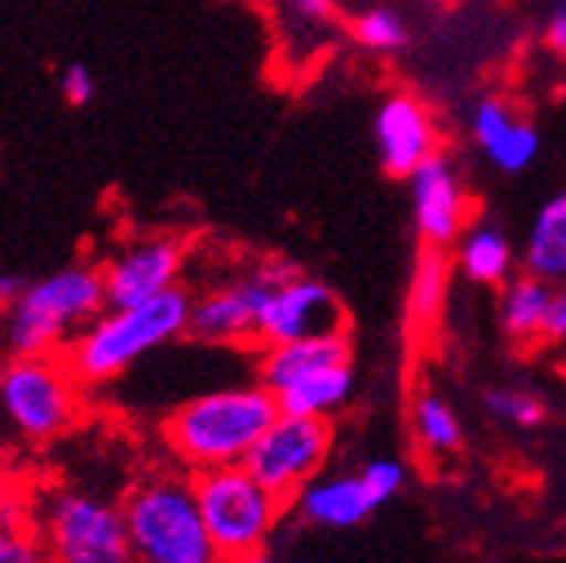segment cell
<instances>
[{
	"mask_svg": "<svg viewBox=\"0 0 566 563\" xmlns=\"http://www.w3.org/2000/svg\"><path fill=\"white\" fill-rule=\"evenodd\" d=\"M280 415L270 388L230 385L179 402L159 426V439L176 469L199 476L223 466H243L250 449Z\"/></svg>",
	"mask_w": 566,
	"mask_h": 563,
	"instance_id": "obj_1",
	"label": "cell"
},
{
	"mask_svg": "<svg viewBox=\"0 0 566 563\" xmlns=\"http://www.w3.org/2000/svg\"><path fill=\"white\" fill-rule=\"evenodd\" d=\"M189 311L192 298L182 288L132 307H105L61 355L85 388L112 385L135 362L182 337L189 331Z\"/></svg>",
	"mask_w": 566,
	"mask_h": 563,
	"instance_id": "obj_2",
	"label": "cell"
},
{
	"mask_svg": "<svg viewBox=\"0 0 566 563\" xmlns=\"http://www.w3.org/2000/svg\"><path fill=\"white\" fill-rule=\"evenodd\" d=\"M135 563H227L202 523L192 476L153 469L138 476L122 500Z\"/></svg>",
	"mask_w": 566,
	"mask_h": 563,
	"instance_id": "obj_3",
	"label": "cell"
},
{
	"mask_svg": "<svg viewBox=\"0 0 566 563\" xmlns=\"http://www.w3.org/2000/svg\"><path fill=\"white\" fill-rule=\"evenodd\" d=\"M105 307L102 267L88 260L67 263L31 280L4 311V341L11 355H61Z\"/></svg>",
	"mask_w": 566,
	"mask_h": 563,
	"instance_id": "obj_4",
	"label": "cell"
},
{
	"mask_svg": "<svg viewBox=\"0 0 566 563\" xmlns=\"http://www.w3.org/2000/svg\"><path fill=\"white\" fill-rule=\"evenodd\" d=\"M85 392L64 355H14L0 365V418L31 446H51L75 429Z\"/></svg>",
	"mask_w": 566,
	"mask_h": 563,
	"instance_id": "obj_5",
	"label": "cell"
},
{
	"mask_svg": "<svg viewBox=\"0 0 566 563\" xmlns=\"http://www.w3.org/2000/svg\"><path fill=\"white\" fill-rule=\"evenodd\" d=\"M196 503L209 540L217 543L227 563L247 560L266 550L270 536L276 533L287 500L266 489L247 466H223L192 476Z\"/></svg>",
	"mask_w": 566,
	"mask_h": 563,
	"instance_id": "obj_6",
	"label": "cell"
},
{
	"mask_svg": "<svg viewBox=\"0 0 566 563\" xmlns=\"http://www.w3.org/2000/svg\"><path fill=\"white\" fill-rule=\"evenodd\" d=\"M48 563H135L122 503L95 492L54 486L34 510Z\"/></svg>",
	"mask_w": 566,
	"mask_h": 563,
	"instance_id": "obj_7",
	"label": "cell"
},
{
	"mask_svg": "<svg viewBox=\"0 0 566 563\" xmlns=\"http://www.w3.org/2000/svg\"><path fill=\"white\" fill-rule=\"evenodd\" d=\"M301 267L291 260H263L253 270L233 277L230 284L209 288L206 294L192 298L189 311V337L212 347H243L256 344L260 314L270 301V294L297 277Z\"/></svg>",
	"mask_w": 566,
	"mask_h": 563,
	"instance_id": "obj_8",
	"label": "cell"
},
{
	"mask_svg": "<svg viewBox=\"0 0 566 563\" xmlns=\"http://www.w3.org/2000/svg\"><path fill=\"white\" fill-rule=\"evenodd\" d=\"M405 466L391 456L365 462L358 472H321L291 500L294 517L317 530H350L405 489Z\"/></svg>",
	"mask_w": 566,
	"mask_h": 563,
	"instance_id": "obj_9",
	"label": "cell"
},
{
	"mask_svg": "<svg viewBox=\"0 0 566 563\" xmlns=\"http://www.w3.org/2000/svg\"><path fill=\"white\" fill-rule=\"evenodd\" d=\"M334 421L331 418H311V415H291L280 411L270 429L260 436V442L247 456V469L276 497L294 500L297 492L314 482L331 456H334Z\"/></svg>",
	"mask_w": 566,
	"mask_h": 563,
	"instance_id": "obj_10",
	"label": "cell"
},
{
	"mask_svg": "<svg viewBox=\"0 0 566 563\" xmlns=\"http://www.w3.org/2000/svg\"><path fill=\"white\" fill-rule=\"evenodd\" d=\"M411 220L421 247L449 250L462 237V230L472 220V192L465 186V176L459 163L449 153H436L424 159L411 176Z\"/></svg>",
	"mask_w": 566,
	"mask_h": 563,
	"instance_id": "obj_11",
	"label": "cell"
},
{
	"mask_svg": "<svg viewBox=\"0 0 566 563\" xmlns=\"http://www.w3.org/2000/svg\"><path fill=\"white\" fill-rule=\"evenodd\" d=\"M186 257V243L176 237H135L122 243L98 263L108 307H132L179 288Z\"/></svg>",
	"mask_w": 566,
	"mask_h": 563,
	"instance_id": "obj_12",
	"label": "cell"
},
{
	"mask_svg": "<svg viewBox=\"0 0 566 563\" xmlns=\"http://www.w3.org/2000/svg\"><path fill=\"white\" fill-rule=\"evenodd\" d=\"M324 334H347V311L324 280L297 273L270 294L260 314L256 344L270 347Z\"/></svg>",
	"mask_w": 566,
	"mask_h": 563,
	"instance_id": "obj_13",
	"label": "cell"
},
{
	"mask_svg": "<svg viewBox=\"0 0 566 563\" xmlns=\"http://www.w3.org/2000/svg\"><path fill=\"white\" fill-rule=\"evenodd\" d=\"M371 132H375L378 163L395 179H408L424 159H432L442 146L439 122H436L432 108L424 105L415 92H405V88L388 92L378 102Z\"/></svg>",
	"mask_w": 566,
	"mask_h": 563,
	"instance_id": "obj_14",
	"label": "cell"
},
{
	"mask_svg": "<svg viewBox=\"0 0 566 563\" xmlns=\"http://www.w3.org/2000/svg\"><path fill=\"white\" fill-rule=\"evenodd\" d=\"M469 138L479 149V156L503 176L526 173L543 149L539 128L503 95H482L472 105Z\"/></svg>",
	"mask_w": 566,
	"mask_h": 563,
	"instance_id": "obj_15",
	"label": "cell"
},
{
	"mask_svg": "<svg viewBox=\"0 0 566 563\" xmlns=\"http://www.w3.org/2000/svg\"><path fill=\"white\" fill-rule=\"evenodd\" d=\"M350 365V337L347 334H324V337H304L287 344H270L256 358V378L273 395L297 385L307 375H317L324 368Z\"/></svg>",
	"mask_w": 566,
	"mask_h": 563,
	"instance_id": "obj_16",
	"label": "cell"
},
{
	"mask_svg": "<svg viewBox=\"0 0 566 563\" xmlns=\"http://www.w3.org/2000/svg\"><path fill=\"white\" fill-rule=\"evenodd\" d=\"M452 263L469 284L479 288H503L506 280H513L520 250L513 237L495 223V220H469L462 237L452 247Z\"/></svg>",
	"mask_w": 566,
	"mask_h": 563,
	"instance_id": "obj_17",
	"label": "cell"
},
{
	"mask_svg": "<svg viewBox=\"0 0 566 563\" xmlns=\"http://www.w3.org/2000/svg\"><path fill=\"white\" fill-rule=\"evenodd\" d=\"M520 267L553 288H566V186L536 209L520 247Z\"/></svg>",
	"mask_w": 566,
	"mask_h": 563,
	"instance_id": "obj_18",
	"label": "cell"
},
{
	"mask_svg": "<svg viewBox=\"0 0 566 563\" xmlns=\"http://www.w3.org/2000/svg\"><path fill=\"white\" fill-rule=\"evenodd\" d=\"M553 298H556V288L539 277L516 273L513 280H506L503 294H500V331H503V337L516 347L543 344L549 311H553Z\"/></svg>",
	"mask_w": 566,
	"mask_h": 563,
	"instance_id": "obj_19",
	"label": "cell"
},
{
	"mask_svg": "<svg viewBox=\"0 0 566 563\" xmlns=\"http://www.w3.org/2000/svg\"><path fill=\"white\" fill-rule=\"evenodd\" d=\"M408 426H411L415 449L429 462H446V459L459 456L465 446L462 418L455 415L449 398H442L432 388L415 392L411 408H408Z\"/></svg>",
	"mask_w": 566,
	"mask_h": 563,
	"instance_id": "obj_20",
	"label": "cell"
},
{
	"mask_svg": "<svg viewBox=\"0 0 566 563\" xmlns=\"http://www.w3.org/2000/svg\"><path fill=\"white\" fill-rule=\"evenodd\" d=\"M350 395H354V372H350V365H337V368H324L317 375L301 378L297 385L276 392L273 398H276L280 411L334 418L337 411L347 408Z\"/></svg>",
	"mask_w": 566,
	"mask_h": 563,
	"instance_id": "obj_21",
	"label": "cell"
},
{
	"mask_svg": "<svg viewBox=\"0 0 566 563\" xmlns=\"http://www.w3.org/2000/svg\"><path fill=\"white\" fill-rule=\"evenodd\" d=\"M449 291V257L446 250L421 247L411 273V291H408V317L415 327H429L446 301Z\"/></svg>",
	"mask_w": 566,
	"mask_h": 563,
	"instance_id": "obj_22",
	"label": "cell"
},
{
	"mask_svg": "<svg viewBox=\"0 0 566 563\" xmlns=\"http://www.w3.org/2000/svg\"><path fill=\"white\" fill-rule=\"evenodd\" d=\"M0 563H48L31 507L8 489H0Z\"/></svg>",
	"mask_w": 566,
	"mask_h": 563,
	"instance_id": "obj_23",
	"label": "cell"
},
{
	"mask_svg": "<svg viewBox=\"0 0 566 563\" xmlns=\"http://www.w3.org/2000/svg\"><path fill=\"white\" fill-rule=\"evenodd\" d=\"M482 408L489 411L492 421H500L506 429H539L546 421V402L520 385H492L482 395Z\"/></svg>",
	"mask_w": 566,
	"mask_h": 563,
	"instance_id": "obj_24",
	"label": "cell"
},
{
	"mask_svg": "<svg viewBox=\"0 0 566 563\" xmlns=\"http://www.w3.org/2000/svg\"><path fill=\"white\" fill-rule=\"evenodd\" d=\"M350 34L375 54H398L411 44L408 21L391 8H368L350 21Z\"/></svg>",
	"mask_w": 566,
	"mask_h": 563,
	"instance_id": "obj_25",
	"label": "cell"
},
{
	"mask_svg": "<svg viewBox=\"0 0 566 563\" xmlns=\"http://www.w3.org/2000/svg\"><path fill=\"white\" fill-rule=\"evenodd\" d=\"M57 92L67 105H75V108H85L92 98H95V75H92V67L82 64V61H71L61 67V75H57Z\"/></svg>",
	"mask_w": 566,
	"mask_h": 563,
	"instance_id": "obj_26",
	"label": "cell"
},
{
	"mask_svg": "<svg viewBox=\"0 0 566 563\" xmlns=\"http://www.w3.org/2000/svg\"><path fill=\"white\" fill-rule=\"evenodd\" d=\"M543 48L566 61V0H553V8L543 18Z\"/></svg>",
	"mask_w": 566,
	"mask_h": 563,
	"instance_id": "obj_27",
	"label": "cell"
},
{
	"mask_svg": "<svg viewBox=\"0 0 566 563\" xmlns=\"http://www.w3.org/2000/svg\"><path fill=\"white\" fill-rule=\"evenodd\" d=\"M543 344H549V347H556V351H563V355H566V288H556Z\"/></svg>",
	"mask_w": 566,
	"mask_h": 563,
	"instance_id": "obj_28",
	"label": "cell"
},
{
	"mask_svg": "<svg viewBox=\"0 0 566 563\" xmlns=\"http://www.w3.org/2000/svg\"><path fill=\"white\" fill-rule=\"evenodd\" d=\"M283 4L307 24H327L334 18V0H283Z\"/></svg>",
	"mask_w": 566,
	"mask_h": 563,
	"instance_id": "obj_29",
	"label": "cell"
},
{
	"mask_svg": "<svg viewBox=\"0 0 566 563\" xmlns=\"http://www.w3.org/2000/svg\"><path fill=\"white\" fill-rule=\"evenodd\" d=\"M24 288H28L24 277H18V273H0V307L8 311L24 294Z\"/></svg>",
	"mask_w": 566,
	"mask_h": 563,
	"instance_id": "obj_30",
	"label": "cell"
},
{
	"mask_svg": "<svg viewBox=\"0 0 566 563\" xmlns=\"http://www.w3.org/2000/svg\"><path fill=\"white\" fill-rule=\"evenodd\" d=\"M237 563H283V560L273 556L270 550H260V553H253V556H247V560H237Z\"/></svg>",
	"mask_w": 566,
	"mask_h": 563,
	"instance_id": "obj_31",
	"label": "cell"
},
{
	"mask_svg": "<svg viewBox=\"0 0 566 563\" xmlns=\"http://www.w3.org/2000/svg\"><path fill=\"white\" fill-rule=\"evenodd\" d=\"M559 98L566 102V72H563V79H559Z\"/></svg>",
	"mask_w": 566,
	"mask_h": 563,
	"instance_id": "obj_32",
	"label": "cell"
}]
</instances>
